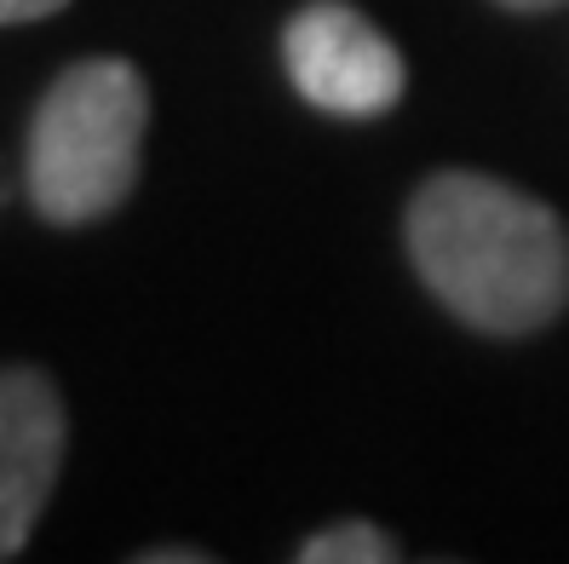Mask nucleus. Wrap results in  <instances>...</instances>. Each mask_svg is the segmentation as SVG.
Segmentation results:
<instances>
[{"label":"nucleus","instance_id":"f257e3e1","mask_svg":"<svg viewBox=\"0 0 569 564\" xmlns=\"http://www.w3.org/2000/svg\"><path fill=\"white\" fill-rule=\"evenodd\" d=\"M409 254L426 288L483 335H529L569 306V230L489 174H438L409 202Z\"/></svg>","mask_w":569,"mask_h":564},{"label":"nucleus","instance_id":"f03ea898","mask_svg":"<svg viewBox=\"0 0 569 564\" xmlns=\"http://www.w3.org/2000/svg\"><path fill=\"white\" fill-rule=\"evenodd\" d=\"M150 87L127 58L70 63L29 121V202L52 225H92L127 202L144 156Z\"/></svg>","mask_w":569,"mask_h":564},{"label":"nucleus","instance_id":"7ed1b4c3","mask_svg":"<svg viewBox=\"0 0 569 564\" xmlns=\"http://www.w3.org/2000/svg\"><path fill=\"white\" fill-rule=\"evenodd\" d=\"M282 63L306 105L340 121L386 116L403 98V52L346 0H306L282 29Z\"/></svg>","mask_w":569,"mask_h":564},{"label":"nucleus","instance_id":"20e7f679","mask_svg":"<svg viewBox=\"0 0 569 564\" xmlns=\"http://www.w3.org/2000/svg\"><path fill=\"white\" fill-rule=\"evenodd\" d=\"M63 404L41 369H0V558H18L63 467Z\"/></svg>","mask_w":569,"mask_h":564},{"label":"nucleus","instance_id":"39448f33","mask_svg":"<svg viewBox=\"0 0 569 564\" xmlns=\"http://www.w3.org/2000/svg\"><path fill=\"white\" fill-rule=\"evenodd\" d=\"M397 558V542L375 524H328L317 536L299 547V564H391Z\"/></svg>","mask_w":569,"mask_h":564},{"label":"nucleus","instance_id":"423d86ee","mask_svg":"<svg viewBox=\"0 0 569 564\" xmlns=\"http://www.w3.org/2000/svg\"><path fill=\"white\" fill-rule=\"evenodd\" d=\"M70 0H0V23H36V18H52Z\"/></svg>","mask_w":569,"mask_h":564},{"label":"nucleus","instance_id":"0eeeda50","mask_svg":"<svg viewBox=\"0 0 569 564\" xmlns=\"http://www.w3.org/2000/svg\"><path fill=\"white\" fill-rule=\"evenodd\" d=\"M208 553H196V547H167V553H144V564H202Z\"/></svg>","mask_w":569,"mask_h":564},{"label":"nucleus","instance_id":"6e6552de","mask_svg":"<svg viewBox=\"0 0 569 564\" xmlns=\"http://www.w3.org/2000/svg\"><path fill=\"white\" fill-rule=\"evenodd\" d=\"M500 7H518V12H547V7H563V0H500Z\"/></svg>","mask_w":569,"mask_h":564}]
</instances>
